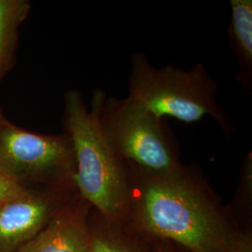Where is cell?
<instances>
[{"mask_svg": "<svg viewBox=\"0 0 252 252\" xmlns=\"http://www.w3.org/2000/svg\"><path fill=\"white\" fill-rule=\"evenodd\" d=\"M129 220L152 240L188 252H229L241 233L207 183L183 165L154 174L126 163Z\"/></svg>", "mask_w": 252, "mask_h": 252, "instance_id": "1", "label": "cell"}, {"mask_svg": "<svg viewBox=\"0 0 252 252\" xmlns=\"http://www.w3.org/2000/svg\"><path fill=\"white\" fill-rule=\"evenodd\" d=\"M64 124L72 145L73 181L81 198L108 223L129 220V180L126 162L108 144L98 119V90L89 110L78 91L64 97Z\"/></svg>", "mask_w": 252, "mask_h": 252, "instance_id": "2", "label": "cell"}, {"mask_svg": "<svg viewBox=\"0 0 252 252\" xmlns=\"http://www.w3.org/2000/svg\"><path fill=\"white\" fill-rule=\"evenodd\" d=\"M130 70L128 95L155 117L175 118L189 125L211 116L225 135L232 134V124L217 101L216 82L203 63L189 70L174 64L156 68L144 54L135 53Z\"/></svg>", "mask_w": 252, "mask_h": 252, "instance_id": "3", "label": "cell"}, {"mask_svg": "<svg viewBox=\"0 0 252 252\" xmlns=\"http://www.w3.org/2000/svg\"><path fill=\"white\" fill-rule=\"evenodd\" d=\"M98 119L111 149L126 163L154 174L182 166L175 139L158 119L130 97H107L98 90Z\"/></svg>", "mask_w": 252, "mask_h": 252, "instance_id": "4", "label": "cell"}, {"mask_svg": "<svg viewBox=\"0 0 252 252\" xmlns=\"http://www.w3.org/2000/svg\"><path fill=\"white\" fill-rule=\"evenodd\" d=\"M0 171L21 183L23 179L54 178L73 181L75 161L67 135L31 133L0 121Z\"/></svg>", "mask_w": 252, "mask_h": 252, "instance_id": "5", "label": "cell"}, {"mask_svg": "<svg viewBox=\"0 0 252 252\" xmlns=\"http://www.w3.org/2000/svg\"><path fill=\"white\" fill-rule=\"evenodd\" d=\"M53 203L42 195L0 204V251H9L33 238L53 218Z\"/></svg>", "mask_w": 252, "mask_h": 252, "instance_id": "6", "label": "cell"}, {"mask_svg": "<svg viewBox=\"0 0 252 252\" xmlns=\"http://www.w3.org/2000/svg\"><path fill=\"white\" fill-rule=\"evenodd\" d=\"M87 207L62 209L18 252H90Z\"/></svg>", "mask_w": 252, "mask_h": 252, "instance_id": "7", "label": "cell"}, {"mask_svg": "<svg viewBox=\"0 0 252 252\" xmlns=\"http://www.w3.org/2000/svg\"><path fill=\"white\" fill-rule=\"evenodd\" d=\"M232 20L229 27L231 48L241 68L238 81L251 86L252 79V1L231 0Z\"/></svg>", "mask_w": 252, "mask_h": 252, "instance_id": "8", "label": "cell"}, {"mask_svg": "<svg viewBox=\"0 0 252 252\" xmlns=\"http://www.w3.org/2000/svg\"><path fill=\"white\" fill-rule=\"evenodd\" d=\"M99 218V227L94 231L89 229L90 252H150L126 234L125 225L108 223L100 215Z\"/></svg>", "mask_w": 252, "mask_h": 252, "instance_id": "9", "label": "cell"}, {"mask_svg": "<svg viewBox=\"0 0 252 252\" xmlns=\"http://www.w3.org/2000/svg\"><path fill=\"white\" fill-rule=\"evenodd\" d=\"M29 9L30 5L27 1L0 0V71L9 61L17 28Z\"/></svg>", "mask_w": 252, "mask_h": 252, "instance_id": "10", "label": "cell"}, {"mask_svg": "<svg viewBox=\"0 0 252 252\" xmlns=\"http://www.w3.org/2000/svg\"><path fill=\"white\" fill-rule=\"evenodd\" d=\"M28 193L21 183L0 171V204L25 197Z\"/></svg>", "mask_w": 252, "mask_h": 252, "instance_id": "11", "label": "cell"}, {"mask_svg": "<svg viewBox=\"0 0 252 252\" xmlns=\"http://www.w3.org/2000/svg\"><path fill=\"white\" fill-rule=\"evenodd\" d=\"M229 252H252V238L248 234H239Z\"/></svg>", "mask_w": 252, "mask_h": 252, "instance_id": "12", "label": "cell"}, {"mask_svg": "<svg viewBox=\"0 0 252 252\" xmlns=\"http://www.w3.org/2000/svg\"><path fill=\"white\" fill-rule=\"evenodd\" d=\"M154 247L150 252H188L179 246L168 241L154 240Z\"/></svg>", "mask_w": 252, "mask_h": 252, "instance_id": "13", "label": "cell"}, {"mask_svg": "<svg viewBox=\"0 0 252 252\" xmlns=\"http://www.w3.org/2000/svg\"><path fill=\"white\" fill-rule=\"evenodd\" d=\"M1 120H2V118H1V116H0V121H1Z\"/></svg>", "mask_w": 252, "mask_h": 252, "instance_id": "14", "label": "cell"}]
</instances>
